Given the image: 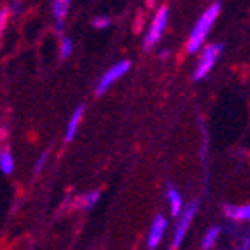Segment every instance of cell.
<instances>
[{"label":"cell","instance_id":"7","mask_svg":"<svg viewBox=\"0 0 250 250\" xmlns=\"http://www.w3.org/2000/svg\"><path fill=\"white\" fill-rule=\"evenodd\" d=\"M83 116H84V107L81 105V107L75 108V112L70 116V121H68V125H67V131H65V140H67V142H70L72 138L75 137V131L79 128Z\"/></svg>","mask_w":250,"mask_h":250},{"label":"cell","instance_id":"6","mask_svg":"<svg viewBox=\"0 0 250 250\" xmlns=\"http://www.w3.org/2000/svg\"><path fill=\"white\" fill-rule=\"evenodd\" d=\"M167 226H168L167 217H163V215H158V217L154 219V222L150 224L149 238H147V243H149V249H150V250H154L156 247L159 245V242H161L163 236H165Z\"/></svg>","mask_w":250,"mask_h":250},{"label":"cell","instance_id":"14","mask_svg":"<svg viewBox=\"0 0 250 250\" xmlns=\"http://www.w3.org/2000/svg\"><path fill=\"white\" fill-rule=\"evenodd\" d=\"M70 53H72V41L68 37H63L62 39V56L67 58Z\"/></svg>","mask_w":250,"mask_h":250},{"label":"cell","instance_id":"5","mask_svg":"<svg viewBox=\"0 0 250 250\" xmlns=\"http://www.w3.org/2000/svg\"><path fill=\"white\" fill-rule=\"evenodd\" d=\"M196 210H198V203H191L188 208L179 215V224H177L175 234H173V236H175L173 238V249H179L180 247L184 236H186V233H188L189 224L192 222V217L196 215Z\"/></svg>","mask_w":250,"mask_h":250},{"label":"cell","instance_id":"9","mask_svg":"<svg viewBox=\"0 0 250 250\" xmlns=\"http://www.w3.org/2000/svg\"><path fill=\"white\" fill-rule=\"evenodd\" d=\"M226 215L234 221H250V205L245 207H226Z\"/></svg>","mask_w":250,"mask_h":250},{"label":"cell","instance_id":"13","mask_svg":"<svg viewBox=\"0 0 250 250\" xmlns=\"http://www.w3.org/2000/svg\"><path fill=\"white\" fill-rule=\"evenodd\" d=\"M98 198H100V192L98 191H95V192H89V194H86V196L83 198V203H84V208L88 210V208H91L93 205L98 201Z\"/></svg>","mask_w":250,"mask_h":250},{"label":"cell","instance_id":"16","mask_svg":"<svg viewBox=\"0 0 250 250\" xmlns=\"http://www.w3.org/2000/svg\"><path fill=\"white\" fill-rule=\"evenodd\" d=\"M47 154H42L41 159H37V163H35V173H39V171L42 170V165H44V161H46Z\"/></svg>","mask_w":250,"mask_h":250},{"label":"cell","instance_id":"11","mask_svg":"<svg viewBox=\"0 0 250 250\" xmlns=\"http://www.w3.org/2000/svg\"><path fill=\"white\" fill-rule=\"evenodd\" d=\"M0 170L4 171L5 175L13 173L14 170V159L9 149H2V152H0Z\"/></svg>","mask_w":250,"mask_h":250},{"label":"cell","instance_id":"1","mask_svg":"<svg viewBox=\"0 0 250 250\" xmlns=\"http://www.w3.org/2000/svg\"><path fill=\"white\" fill-rule=\"evenodd\" d=\"M219 13H221V5L213 4V5H210V7L203 13V16L198 20L196 26L192 28L191 37H189V42H188V51L191 54L196 53V51L203 46L205 39H207V35L210 34V30H212Z\"/></svg>","mask_w":250,"mask_h":250},{"label":"cell","instance_id":"15","mask_svg":"<svg viewBox=\"0 0 250 250\" xmlns=\"http://www.w3.org/2000/svg\"><path fill=\"white\" fill-rule=\"evenodd\" d=\"M93 25H95V28H107L108 25H110V18L108 16H98L93 20Z\"/></svg>","mask_w":250,"mask_h":250},{"label":"cell","instance_id":"4","mask_svg":"<svg viewBox=\"0 0 250 250\" xmlns=\"http://www.w3.org/2000/svg\"><path fill=\"white\" fill-rule=\"evenodd\" d=\"M129 67H131V63H129L128 60H123V62L116 63L112 68H108V70L102 75L100 83H98V86H96V93H98V95H102V93L107 91L108 86H110L112 83H116L119 77H123V75L129 70Z\"/></svg>","mask_w":250,"mask_h":250},{"label":"cell","instance_id":"3","mask_svg":"<svg viewBox=\"0 0 250 250\" xmlns=\"http://www.w3.org/2000/svg\"><path fill=\"white\" fill-rule=\"evenodd\" d=\"M167 23H168V9L161 7L158 13H156L154 20H152V23H150L149 32H147V35H146V41H144V47H146V49L152 47L156 42L161 39L163 32H165V28H167Z\"/></svg>","mask_w":250,"mask_h":250},{"label":"cell","instance_id":"8","mask_svg":"<svg viewBox=\"0 0 250 250\" xmlns=\"http://www.w3.org/2000/svg\"><path fill=\"white\" fill-rule=\"evenodd\" d=\"M70 4L72 0H53V16L56 20V23H58V28H62V23L67 18Z\"/></svg>","mask_w":250,"mask_h":250},{"label":"cell","instance_id":"17","mask_svg":"<svg viewBox=\"0 0 250 250\" xmlns=\"http://www.w3.org/2000/svg\"><path fill=\"white\" fill-rule=\"evenodd\" d=\"M7 14H9V11H7V9H4V11H2V16H0V25H2V30L5 28V20H7Z\"/></svg>","mask_w":250,"mask_h":250},{"label":"cell","instance_id":"12","mask_svg":"<svg viewBox=\"0 0 250 250\" xmlns=\"http://www.w3.org/2000/svg\"><path fill=\"white\" fill-rule=\"evenodd\" d=\"M219 233H221V229H219L217 226H213V228H210V229L207 231V234H205V238H203V250L212 249L213 243H215L217 238H219Z\"/></svg>","mask_w":250,"mask_h":250},{"label":"cell","instance_id":"2","mask_svg":"<svg viewBox=\"0 0 250 250\" xmlns=\"http://www.w3.org/2000/svg\"><path fill=\"white\" fill-rule=\"evenodd\" d=\"M221 53H222V44H210V46L205 47L200 56V62L196 65L194 75H192L194 81L203 79V77H207L210 74V70L213 68V65H215L217 58L221 56Z\"/></svg>","mask_w":250,"mask_h":250},{"label":"cell","instance_id":"10","mask_svg":"<svg viewBox=\"0 0 250 250\" xmlns=\"http://www.w3.org/2000/svg\"><path fill=\"white\" fill-rule=\"evenodd\" d=\"M168 201H170L171 215H173V217H179L180 213L184 212V208H182V198H180V194L173 188L168 189Z\"/></svg>","mask_w":250,"mask_h":250}]
</instances>
